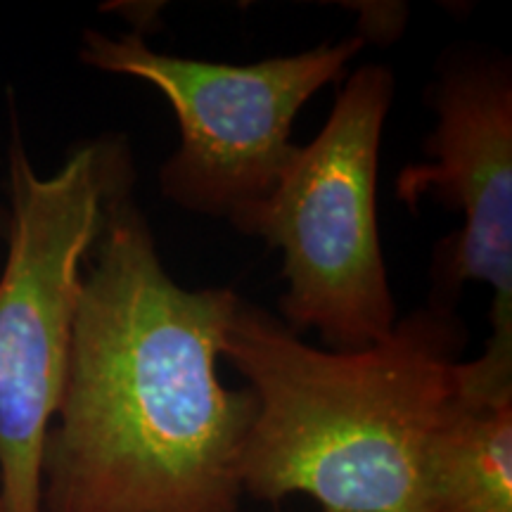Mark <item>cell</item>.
Here are the masks:
<instances>
[{
	"instance_id": "1",
	"label": "cell",
	"mask_w": 512,
	"mask_h": 512,
	"mask_svg": "<svg viewBox=\"0 0 512 512\" xmlns=\"http://www.w3.org/2000/svg\"><path fill=\"white\" fill-rule=\"evenodd\" d=\"M240 294L171 278L133 190L83 273L43 512H240L256 403L219 377Z\"/></svg>"
},
{
	"instance_id": "2",
	"label": "cell",
	"mask_w": 512,
	"mask_h": 512,
	"mask_svg": "<svg viewBox=\"0 0 512 512\" xmlns=\"http://www.w3.org/2000/svg\"><path fill=\"white\" fill-rule=\"evenodd\" d=\"M465 342L456 311L425 306L370 347L318 349L240 299L221 356L256 403L242 491L309 496L323 512H425L422 456L458 392Z\"/></svg>"
},
{
	"instance_id": "3",
	"label": "cell",
	"mask_w": 512,
	"mask_h": 512,
	"mask_svg": "<svg viewBox=\"0 0 512 512\" xmlns=\"http://www.w3.org/2000/svg\"><path fill=\"white\" fill-rule=\"evenodd\" d=\"M133 181L121 136L83 140L48 176L12 136L0 271V496L8 512H43V453L67 380L83 273Z\"/></svg>"
},
{
	"instance_id": "4",
	"label": "cell",
	"mask_w": 512,
	"mask_h": 512,
	"mask_svg": "<svg viewBox=\"0 0 512 512\" xmlns=\"http://www.w3.org/2000/svg\"><path fill=\"white\" fill-rule=\"evenodd\" d=\"M394 88L384 64L351 72L328 121L297 145L271 195L228 221L283 252L278 318L297 335L316 330L335 351L370 347L399 320L377 228V169Z\"/></svg>"
},
{
	"instance_id": "5",
	"label": "cell",
	"mask_w": 512,
	"mask_h": 512,
	"mask_svg": "<svg viewBox=\"0 0 512 512\" xmlns=\"http://www.w3.org/2000/svg\"><path fill=\"white\" fill-rule=\"evenodd\" d=\"M366 46L361 34L252 64L157 53L140 31L86 29V67L150 83L178 121V147L157 174L164 200L190 214L226 219L266 200L297 145L292 128L318 91L339 81Z\"/></svg>"
},
{
	"instance_id": "6",
	"label": "cell",
	"mask_w": 512,
	"mask_h": 512,
	"mask_svg": "<svg viewBox=\"0 0 512 512\" xmlns=\"http://www.w3.org/2000/svg\"><path fill=\"white\" fill-rule=\"evenodd\" d=\"M437 126L422 143L427 159L403 166L396 197L460 211L463 228L437 242L430 309L456 311L465 285L494 292L484 354L460 363L470 394L512 396V64L489 50L448 53L427 91Z\"/></svg>"
},
{
	"instance_id": "7",
	"label": "cell",
	"mask_w": 512,
	"mask_h": 512,
	"mask_svg": "<svg viewBox=\"0 0 512 512\" xmlns=\"http://www.w3.org/2000/svg\"><path fill=\"white\" fill-rule=\"evenodd\" d=\"M425 512H512V399L456 392L422 456Z\"/></svg>"
},
{
	"instance_id": "8",
	"label": "cell",
	"mask_w": 512,
	"mask_h": 512,
	"mask_svg": "<svg viewBox=\"0 0 512 512\" xmlns=\"http://www.w3.org/2000/svg\"><path fill=\"white\" fill-rule=\"evenodd\" d=\"M0 512H8V508H5V503H3V496H0Z\"/></svg>"
},
{
	"instance_id": "9",
	"label": "cell",
	"mask_w": 512,
	"mask_h": 512,
	"mask_svg": "<svg viewBox=\"0 0 512 512\" xmlns=\"http://www.w3.org/2000/svg\"><path fill=\"white\" fill-rule=\"evenodd\" d=\"M0 230H5V216L0 214Z\"/></svg>"
}]
</instances>
